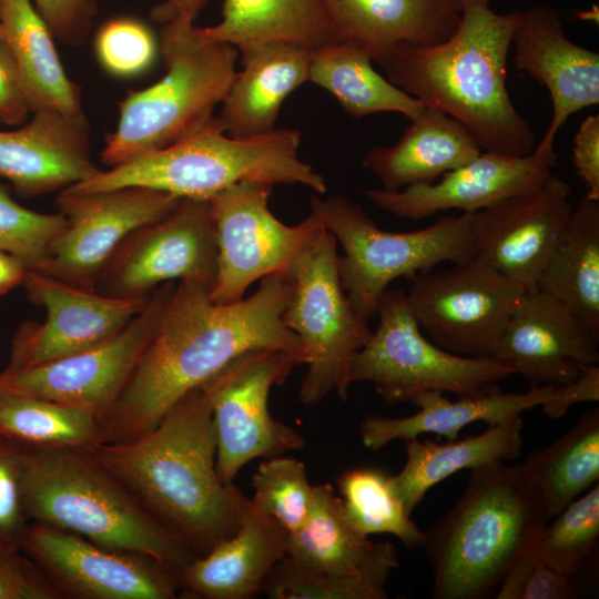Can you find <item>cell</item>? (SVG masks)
<instances>
[{"label": "cell", "instance_id": "1", "mask_svg": "<svg viewBox=\"0 0 599 599\" xmlns=\"http://www.w3.org/2000/svg\"><path fill=\"white\" fill-rule=\"evenodd\" d=\"M292 287L290 273L268 275L251 296L216 304L209 283L175 284L150 342L104 418L106 441L151 430L185 394L246 352L280 349L306 365L305 346L282 318Z\"/></svg>", "mask_w": 599, "mask_h": 599}, {"label": "cell", "instance_id": "2", "mask_svg": "<svg viewBox=\"0 0 599 599\" xmlns=\"http://www.w3.org/2000/svg\"><path fill=\"white\" fill-rule=\"evenodd\" d=\"M196 556L240 528L250 498L216 470L211 407L200 386L151 430L85 448Z\"/></svg>", "mask_w": 599, "mask_h": 599}, {"label": "cell", "instance_id": "3", "mask_svg": "<svg viewBox=\"0 0 599 599\" xmlns=\"http://www.w3.org/2000/svg\"><path fill=\"white\" fill-rule=\"evenodd\" d=\"M455 32L433 45L399 44L373 62L396 87L460 122L481 150L530 154L536 134L507 89V61L520 11L497 13L491 0H460Z\"/></svg>", "mask_w": 599, "mask_h": 599}, {"label": "cell", "instance_id": "4", "mask_svg": "<svg viewBox=\"0 0 599 599\" xmlns=\"http://www.w3.org/2000/svg\"><path fill=\"white\" fill-rule=\"evenodd\" d=\"M526 461L474 469L454 507L424 531L436 599H480L550 520Z\"/></svg>", "mask_w": 599, "mask_h": 599}, {"label": "cell", "instance_id": "5", "mask_svg": "<svg viewBox=\"0 0 599 599\" xmlns=\"http://www.w3.org/2000/svg\"><path fill=\"white\" fill-rule=\"evenodd\" d=\"M21 447V498L28 520L176 570L196 558L85 448Z\"/></svg>", "mask_w": 599, "mask_h": 599}, {"label": "cell", "instance_id": "6", "mask_svg": "<svg viewBox=\"0 0 599 599\" xmlns=\"http://www.w3.org/2000/svg\"><path fill=\"white\" fill-rule=\"evenodd\" d=\"M301 132L275 129L248 139L225 133L212 116L175 143L141 153L109 170L68 186L75 193L122 187H146L180 199L210 200L242 181L301 184L323 194L327 186L314 169L298 156Z\"/></svg>", "mask_w": 599, "mask_h": 599}, {"label": "cell", "instance_id": "7", "mask_svg": "<svg viewBox=\"0 0 599 599\" xmlns=\"http://www.w3.org/2000/svg\"><path fill=\"white\" fill-rule=\"evenodd\" d=\"M192 26L161 29L166 72L119 103L115 130L106 135L101 160L110 167L141 153L175 143L203 125L222 103L235 75L238 50L199 38Z\"/></svg>", "mask_w": 599, "mask_h": 599}, {"label": "cell", "instance_id": "8", "mask_svg": "<svg viewBox=\"0 0 599 599\" xmlns=\"http://www.w3.org/2000/svg\"><path fill=\"white\" fill-rule=\"evenodd\" d=\"M311 211L342 245L341 282L366 319L377 314L395 278L412 281L439 263L458 264L474 256L471 213L443 215L427 227L398 233L378 227L361 205L342 195L312 196Z\"/></svg>", "mask_w": 599, "mask_h": 599}, {"label": "cell", "instance_id": "9", "mask_svg": "<svg viewBox=\"0 0 599 599\" xmlns=\"http://www.w3.org/2000/svg\"><path fill=\"white\" fill-rule=\"evenodd\" d=\"M338 257L336 238L324 230L290 272L293 287L282 318L308 355L298 392L306 406L317 405L331 393L347 399L353 356L373 333L342 285Z\"/></svg>", "mask_w": 599, "mask_h": 599}, {"label": "cell", "instance_id": "10", "mask_svg": "<svg viewBox=\"0 0 599 599\" xmlns=\"http://www.w3.org/2000/svg\"><path fill=\"white\" fill-rule=\"evenodd\" d=\"M377 314L376 331L353 356L349 379L373 384L388 404L410 402L427 390L478 395L512 375L493 357L456 355L427 338L400 290L384 293Z\"/></svg>", "mask_w": 599, "mask_h": 599}, {"label": "cell", "instance_id": "11", "mask_svg": "<svg viewBox=\"0 0 599 599\" xmlns=\"http://www.w3.org/2000/svg\"><path fill=\"white\" fill-rule=\"evenodd\" d=\"M272 186L242 181L209 200L217 247L210 295L216 304L238 302L255 281L290 273L301 253L326 230L313 211L297 225L282 223L268 209Z\"/></svg>", "mask_w": 599, "mask_h": 599}, {"label": "cell", "instance_id": "12", "mask_svg": "<svg viewBox=\"0 0 599 599\" xmlns=\"http://www.w3.org/2000/svg\"><path fill=\"white\" fill-rule=\"evenodd\" d=\"M297 365L303 364L287 352L253 349L201 386L211 407L216 470L224 483H233L242 467L255 458H270L305 446L297 430L273 418L268 410L272 387L282 385Z\"/></svg>", "mask_w": 599, "mask_h": 599}, {"label": "cell", "instance_id": "13", "mask_svg": "<svg viewBox=\"0 0 599 599\" xmlns=\"http://www.w3.org/2000/svg\"><path fill=\"white\" fill-rule=\"evenodd\" d=\"M526 292L477 256L410 281L406 298L424 334L466 357H493L508 321Z\"/></svg>", "mask_w": 599, "mask_h": 599}, {"label": "cell", "instance_id": "14", "mask_svg": "<svg viewBox=\"0 0 599 599\" xmlns=\"http://www.w3.org/2000/svg\"><path fill=\"white\" fill-rule=\"evenodd\" d=\"M174 286V282H167L156 287L144 308L100 344L31 367L3 369L0 394L80 406L104 422L150 342Z\"/></svg>", "mask_w": 599, "mask_h": 599}, {"label": "cell", "instance_id": "15", "mask_svg": "<svg viewBox=\"0 0 599 599\" xmlns=\"http://www.w3.org/2000/svg\"><path fill=\"white\" fill-rule=\"evenodd\" d=\"M216 237L209 200L182 197L161 219L131 233L101 271L94 291L122 298L149 296L160 285H213Z\"/></svg>", "mask_w": 599, "mask_h": 599}, {"label": "cell", "instance_id": "16", "mask_svg": "<svg viewBox=\"0 0 599 599\" xmlns=\"http://www.w3.org/2000/svg\"><path fill=\"white\" fill-rule=\"evenodd\" d=\"M20 549L61 598L173 599L181 590L180 570L50 525L29 524Z\"/></svg>", "mask_w": 599, "mask_h": 599}, {"label": "cell", "instance_id": "17", "mask_svg": "<svg viewBox=\"0 0 599 599\" xmlns=\"http://www.w3.org/2000/svg\"><path fill=\"white\" fill-rule=\"evenodd\" d=\"M179 200L146 187L92 193L61 190L57 205L67 226L52 242L38 271L94 291L101 271L121 243L139 227L169 213Z\"/></svg>", "mask_w": 599, "mask_h": 599}, {"label": "cell", "instance_id": "18", "mask_svg": "<svg viewBox=\"0 0 599 599\" xmlns=\"http://www.w3.org/2000/svg\"><path fill=\"white\" fill-rule=\"evenodd\" d=\"M572 189L551 174L538 190L501 200L471 213L474 256L526 292L562 241L571 219Z\"/></svg>", "mask_w": 599, "mask_h": 599}, {"label": "cell", "instance_id": "19", "mask_svg": "<svg viewBox=\"0 0 599 599\" xmlns=\"http://www.w3.org/2000/svg\"><path fill=\"white\" fill-rule=\"evenodd\" d=\"M23 285L29 300L44 308L45 318L18 327L6 370L39 365L104 342L139 314L150 296L113 297L34 270H28Z\"/></svg>", "mask_w": 599, "mask_h": 599}, {"label": "cell", "instance_id": "20", "mask_svg": "<svg viewBox=\"0 0 599 599\" xmlns=\"http://www.w3.org/2000/svg\"><path fill=\"white\" fill-rule=\"evenodd\" d=\"M556 163V151L534 149L522 156L485 151L433 183L413 184L399 191L368 189L365 195L384 211L410 221L448 210L475 213L507 197L538 190L552 174Z\"/></svg>", "mask_w": 599, "mask_h": 599}, {"label": "cell", "instance_id": "21", "mask_svg": "<svg viewBox=\"0 0 599 599\" xmlns=\"http://www.w3.org/2000/svg\"><path fill=\"white\" fill-rule=\"evenodd\" d=\"M599 339L565 305L524 292L504 327L493 358L530 386L566 384L599 364Z\"/></svg>", "mask_w": 599, "mask_h": 599}, {"label": "cell", "instance_id": "22", "mask_svg": "<svg viewBox=\"0 0 599 599\" xmlns=\"http://www.w3.org/2000/svg\"><path fill=\"white\" fill-rule=\"evenodd\" d=\"M515 64L544 85L552 115L538 151H555V139L576 112L599 103V54L565 34L560 13L550 4L520 11L512 37Z\"/></svg>", "mask_w": 599, "mask_h": 599}, {"label": "cell", "instance_id": "23", "mask_svg": "<svg viewBox=\"0 0 599 599\" xmlns=\"http://www.w3.org/2000/svg\"><path fill=\"white\" fill-rule=\"evenodd\" d=\"M87 116L40 110L18 128L0 130V177L32 197L63 190L100 171L90 154Z\"/></svg>", "mask_w": 599, "mask_h": 599}, {"label": "cell", "instance_id": "24", "mask_svg": "<svg viewBox=\"0 0 599 599\" xmlns=\"http://www.w3.org/2000/svg\"><path fill=\"white\" fill-rule=\"evenodd\" d=\"M288 532L250 499L237 531L180 570L181 590L204 599H250L263 592L285 558Z\"/></svg>", "mask_w": 599, "mask_h": 599}, {"label": "cell", "instance_id": "25", "mask_svg": "<svg viewBox=\"0 0 599 599\" xmlns=\"http://www.w3.org/2000/svg\"><path fill=\"white\" fill-rule=\"evenodd\" d=\"M332 41L367 50L372 60L399 45L445 41L461 19L460 0H318Z\"/></svg>", "mask_w": 599, "mask_h": 599}, {"label": "cell", "instance_id": "26", "mask_svg": "<svg viewBox=\"0 0 599 599\" xmlns=\"http://www.w3.org/2000/svg\"><path fill=\"white\" fill-rule=\"evenodd\" d=\"M551 393V385L530 386L525 393H504L491 384L481 394L450 400L443 392L427 390L410 400L418 408L415 414L396 418L367 416L359 426V435L363 445L370 450H378L396 439L408 440L423 434L453 440L473 423L494 425L540 407Z\"/></svg>", "mask_w": 599, "mask_h": 599}, {"label": "cell", "instance_id": "27", "mask_svg": "<svg viewBox=\"0 0 599 599\" xmlns=\"http://www.w3.org/2000/svg\"><path fill=\"white\" fill-rule=\"evenodd\" d=\"M312 51L273 43L242 54L243 69L236 73L219 116L225 133L248 139L275 130L286 98L308 81Z\"/></svg>", "mask_w": 599, "mask_h": 599}, {"label": "cell", "instance_id": "28", "mask_svg": "<svg viewBox=\"0 0 599 599\" xmlns=\"http://www.w3.org/2000/svg\"><path fill=\"white\" fill-rule=\"evenodd\" d=\"M480 152L460 122L425 105L394 145L370 149L363 166L380 181L383 190L399 191L413 184L433 183Z\"/></svg>", "mask_w": 599, "mask_h": 599}, {"label": "cell", "instance_id": "29", "mask_svg": "<svg viewBox=\"0 0 599 599\" xmlns=\"http://www.w3.org/2000/svg\"><path fill=\"white\" fill-rule=\"evenodd\" d=\"M0 38L16 62L31 113H83L80 88L68 78L54 38L31 0H0Z\"/></svg>", "mask_w": 599, "mask_h": 599}, {"label": "cell", "instance_id": "30", "mask_svg": "<svg viewBox=\"0 0 599 599\" xmlns=\"http://www.w3.org/2000/svg\"><path fill=\"white\" fill-rule=\"evenodd\" d=\"M522 426L521 415H517L460 440L444 444L432 439L406 440V461L392 476L406 510L412 515L433 486L459 470L517 458L522 446Z\"/></svg>", "mask_w": 599, "mask_h": 599}, {"label": "cell", "instance_id": "31", "mask_svg": "<svg viewBox=\"0 0 599 599\" xmlns=\"http://www.w3.org/2000/svg\"><path fill=\"white\" fill-rule=\"evenodd\" d=\"M193 32L205 41L231 44L242 54L273 43L316 49L332 41L318 0H223L222 20L194 26Z\"/></svg>", "mask_w": 599, "mask_h": 599}, {"label": "cell", "instance_id": "32", "mask_svg": "<svg viewBox=\"0 0 599 599\" xmlns=\"http://www.w3.org/2000/svg\"><path fill=\"white\" fill-rule=\"evenodd\" d=\"M537 291L571 311L599 339V201L581 197Z\"/></svg>", "mask_w": 599, "mask_h": 599}, {"label": "cell", "instance_id": "33", "mask_svg": "<svg viewBox=\"0 0 599 599\" xmlns=\"http://www.w3.org/2000/svg\"><path fill=\"white\" fill-rule=\"evenodd\" d=\"M308 82L329 92L357 120L383 112L413 120L425 106L378 73L367 50L347 42L331 41L313 49Z\"/></svg>", "mask_w": 599, "mask_h": 599}, {"label": "cell", "instance_id": "34", "mask_svg": "<svg viewBox=\"0 0 599 599\" xmlns=\"http://www.w3.org/2000/svg\"><path fill=\"white\" fill-rule=\"evenodd\" d=\"M375 542L355 530L345 517L342 498L332 485L314 486V502L308 518L288 534L283 561L311 576H337L358 569Z\"/></svg>", "mask_w": 599, "mask_h": 599}, {"label": "cell", "instance_id": "35", "mask_svg": "<svg viewBox=\"0 0 599 599\" xmlns=\"http://www.w3.org/2000/svg\"><path fill=\"white\" fill-rule=\"evenodd\" d=\"M525 461L552 518L599 481V409L585 412L564 436Z\"/></svg>", "mask_w": 599, "mask_h": 599}, {"label": "cell", "instance_id": "36", "mask_svg": "<svg viewBox=\"0 0 599 599\" xmlns=\"http://www.w3.org/2000/svg\"><path fill=\"white\" fill-rule=\"evenodd\" d=\"M0 435L33 447L87 448L106 440L95 413L17 394H0Z\"/></svg>", "mask_w": 599, "mask_h": 599}, {"label": "cell", "instance_id": "37", "mask_svg": "<svg viewBox=\"0 0 599 599\" xmlns=\"http://www.w3.org/2000/svg\"><path fill=\"white\" fill-rule=\"evenodd\" d=\"M398 566L390 541L375 542L366 561L344 575H305L281 560L268 575L263 592L271 599H386V583Z\"/></svg>", "mask_w": 599, "mask_h": 599}, {"label": "cell", "instance_id": "38", "mask_svg": "<svg viewBox=\"0 0 599 599\" xmlns=\"http://www.w3.org/2000/svg\"><path fill=\"white\" fill-rule=\"evenodd\" d=\"M343 510L364 536L388 534L408 549L422 548L424 531L412 520L390 475L377 468H353L337 477Z\"/></svg>", "mask_w": 599, "mask_h": 599}, {"label": "cell", "instance_id": "39", "mask_svg": "<svg viewBox=\"0 0 599 599\" xmlns=\"http://www.w3.org/2000/svg\"><path fill=\"white\" fill-rule=\"evenodd\" d=\"M540 530L534 550L551 568L572 577L599 538V484L577 497Z\"/></svg>", "mask_w": 599, "mask_h": 599}, {"label": "cell", "instance_id": "40", "mask_svg": "<svg viewBox=\"0 0 599 599\" xmlns=\"http://www.w3.org/2000/svg\"><path fill=\"white\" fill-rule=\"evenodd\" d=\"M251 501L277 521L288 534L300 529L314 502V486L305 465L282 455L265 458L252 477Z\"/></svg>", "mask_w": 599, "mask_h": 599}, {"label": "cell", "instance_id": "41", "mask_svg": "<svg viewBox=\"0 0 599 599\" xmlns=\"http://www.w3.org/2000/svg\"><path fill=\"white\" fill-rule=\"evenodd\" d=\"M67 226L59 212L39 213L17 203L9 187L0 182V251L19 258L28 270L45 263L54 238Z\"/></svg>", "mask_w": 599, "mask_h": 599}, {"label": "cell", "instance_id": "42", "mask_svg": "<svg viewBox=\"0 0 599 599\" xmlns=\"http://www.w3.org/2000/svg\"><path fill=\"white\" fill-rule=\"evenodd\" d=\"M94 47L102 68L121 78L145 72L156 55V42L151 30L131 18L105 22L97 33Z\"/></svg>", "mask_w": 599, "mask_h": 599}, {"label": "cell", "instance_id": "43", "mask_svg": "<svg viewBox=\"0 0 599 599\" xmlns=\"http://www.w3.org/2000/svg\"><path fill=\"white\" fill-rule=\"evenodd\" d=\"M571 577L546 564L529 548L509 564L496 591L497 599H570L575 597Z\"/></svg>", "mask_w": 599, "mask_h": 599}, {"label": "cell", "instance_id": "44", "mask_svg": "<svg viewBox=\"0 0 599 599\" xmlns=\"http://www.w3.org/2000/svg\"><path fill=\"white\" fill-rule=\"evenodd\" d=\"M22 447L0 435V548H20L28 527L21 498Z\"/></svg>", "mask_w": 599, "mask_h": 599}, {"label": "cell", "instance_id": "45", "mask_svg": "<svg viewBox=\"0 0 599 599\" xmlns=\"http://www.w3.org/2000/svg\"><path fill=\"white\" fill-rule=\"evenodd\" d=\"M0 599H61L20 548H0Z\"/></svg>", "mask_w": 599, "mask_h": 599}, {"label": "cell", "instance_id": "46", "mask_svg": "<svg viewBox=\"0 0 599 599\" xmlns=\"http://www.w3.org/2000/svg\"><path fill=\"white\" fill-rule=\"evenodd\" d=\"M34 6L54 39L79 45L97 14L94 0H34Z\"/></svg>", "mask_w": 599, "mask_h": 599}, {"label": "cell", "instance_id": "47", "mask_svg": "<svg viewBox=\"0 0 599 599\" xmlns=\"http://www.w3.org/2000/svg\"><path fill=\"white\" fill-rule=\"evenodd\" d=\"M572 161L586 186L585 196L599 201V114H589L575 134Z\"/></svg>", "mask_w": 599, "mask_h": 599}, {"label": "cell", "instance_id": "48", "mask_svg": "<svg viewBox=\"0 0 599 599\" xmlns=\"http://www.w3.org/2000/svg\"><path fill=\"white\" fill-rule=\"evenodd\" d=\"M31 109L16 62L0 38V125L26 123Z\"/></svg>", "mask_w": 599, "mask_h": 599}, {"label": "cell", "instance_id": "49", "mask_svg": "<svg viewBox=\"0 0 599 599\" xmlns=\"http://www.w3.org/2000/svg\"><path fill=\"white\" fill-rule=\"evenodd\" d=\"M598 400L599 364L585 366L575 379L552 386L550 398L540 408L549 418H561L576 404Z\"/></svg>", "mask_w": 599, "mask_h": 599}, {"label": "cell", "instance_id": "50", "mask_svg": "<svg viewBox=\"0 0 599 599\" xmlns=\"http://www.w3.org/2000/svg\"><path fill=\"white\" fill-rule=\"evenodd\" d=\"M210 0H164L150 11L153 22L164 26L170 22L191 26Z\"/></svg>", "mask_w": 599, "mask_h": 599}, {"label": "cell", "instance_id": "51", "mask_svg": "<svg viewBox=\"0 0 599 599\" xmlns=\"http://www.w3.org/2000/svg\"><path fill=\"white\" fill-rule=\"evenodd\" d=\"M28 268L16 256L0 251V296L23 284Z\"/></svg>", "mask_w": 599, "mask_h": 599}]
</instances>
